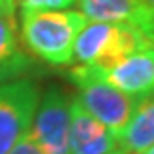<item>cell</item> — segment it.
Listing matches in <instances>:
<instances>
[{
	"label": "cell",
	"mask_w": 154,
	"mask_h": 154,
	"mask_svg": "<svg viewBox=\"0 0 154 154\" xmlns=\"http://www.w3.org/2000/svg\"><path fill=\"white\" fill-rule=\"evenodd\" d=\"M86 18L76 10L22 12L20 36L36 58L50 66H68L74 60V42Z\"/></svg>",
	"instance_id": "obj_1"
},
{
	"label": "cell",
	"mask_w": 154,
	"mask_h": 154,
	"mask_svg": "<svg viewBox=\"0 0 154 154\" xmlns=\"http://www.w3.org/2000/svg\"><path fill=\"white\" fill-rule=\"evenodd\" d=\"M70 80L78 86V100L80 106L90 116L104 124L114 136L128 124L132 112L138 104L136 96H128L126 92L118 90L116 86L102 78L96 66H84L78 64L70 68Z\"/></svg>",
	"instance_id": "obj_2"
},
{
	"label": "cell",
	"mask_w": 154,
	"mask_h": 154,
	"mask_svg": "<svg viewBox=\"0 0 154 154\" xmlns=\"http://www.w3.org/2000/svg\"><path fill=\"white\" fill-rule=\"evenodd\" d=\"M150 48L146 38L130 24L90 22L76 36L74 56L84 66L110 68L134 52Z\"/></svg>",
	"instance_id": "obj_3"
},
{
	"label": "cell",
	"mask_w": 154,
	"mask_h": 154,
	"mask_svg": "<svg viewBox=\"0 0 154 154\" xmlns=\"http://www.w3.org/2000/svg\"><path fill=\"white\" fill-rule=\"evenodd\" d=\"M26 134L40 154H70V98L50 86L38 98Z\"/></svg>",
	"instance_id": "obj_4"
},
{
	"label": "cell",
	"mask_w": 154,
	"mask_h": 154,
	"mask_svg": "<svg viewBox=\"0 0 154 154\" xmlns=\"http://www.w3.org/2000/svg\"><path fill=\"white\" fill-rule=\"evenodd\" d=\"M40 92L30 78L0 84V154H10L26 134Z\"/></svg>",
	"instance_id": "obj_5"
},
{
	"label": "cell",
	"mask_w": 154,
	"mask_h": 154,
	"mask_svg": "<svg viewBox=\"0 0 154 154\" xmlns=\"http://www.w3.org/2000/svg\"><path fill=\"white\" fill-rule=\"evenodd\" d=\"M106 82L128 96H144L154 88V48H142L110 68H98Z\"/></svg>",
	"instance_id": "obj_6"
},
{
	"label": "cell",
	"mask_w": 154,
	"mask_h": 154,
	"mask_svg": "<svg viewBox=\"0 0 154 154\" xmlns=\"http://www.w3.org/2000/svg\"><path fill=\"white\" fill-rule=\"evenodd\" d=\"M116 136L70 98V154H110Z\"/></svg>",
	"instance_id": "obj_7"
},
{
	"label": "cell",
	"mask_w": 154,
	"mask_h": 154,
	"mask_svg": "<svg viewBox=\"0 0 154 154\" xmlns=\"http://www.w3.org/2000/svg\"><path fill=\"white\" fill-rule=\"evenodd\" d=\"M32 68V58L24 52L14 24V8L0 4V84L24 78Z\"/></svg>",
	"instance_id": "obj_8"
},
{
	"label": "cell",
	"mask_w": 154,
	"mask_h": 154,
	"mask_svg": "<svg viewBox=\"0 0 154 154\" xmlns=\"http://www.w3.org/2000/svg\"><path fill=\"white\" fill-rule=\"evenodd\" d=\"M154 144V96H138L128 124L116 136V146L128 154H144Z\"/></svg>",
	"instance_id": "obj_9"
},
{
	"label": "cell",
	"mask_w": 154,
	"mask_h": 154,
	"mask_svg": "<svg viewBox=\"0 0 154 154\" xmlns=\"http://www.w3.org/2000/svg\"><path fill=\"white\" fill-rule=\"evenodd\" d=\"M76 0H20L22 12H32V10H64L72 6Z\"/></svg>",
	"instance_id": "obj_10"
},
{
	"label": "cell",
	"mask_w": 154,
	"mask_h": 154,
	"mask_svg": "<svg viewBox=\"0 0 154 154\" xmlns=\"http://www.w3.org/2000/svg\"><path fill=\"white\" fill-rule=\"evenodd\" d=\"M10 154H40V152H38V148L34 146V142L30 140L28 134H24V136L16 142V146L10 150Z\"/></svg>",
	"instance_id": "obj_11"
},
{
	"label": "cell",
	"mask_w": 154,
	"mask_h": 154,
	"mask_svg": "<svg viewBox=\"0 0 154 154\" xmlns=\"http://www.w3.org/2000/svg\"><path fill=\"white\" fill-rule=\"evenodd\" d=\"M144 2H146V4H148L150 8H152V10H154V0H144Z\"/></svg>",
	"instance_id": "obj_12"
},
{
	"label": "cell",
	"mask_w": 154,
	"mask_h": 154,
	"mask_svg": "<svg viewBox=\"0 0 154 154\" xmlns=\"http://www.w3.org/2000/svg\"><path fill=\"white\" fill-rule=\"evenodd\" d=\"M110 154H128V152H124V150H112Z\"/></svg>",
	"instance_id": "obj_13"
},
{
	"label": "cell",
	"mask_w": 154,
	"mask_h": 154,
	"mask_svg": "<svg viewBox=\"0 0 154 154\" xmlns=\"http://www.w3.org/2000/svg\"><path fill=\"white\" fill-rule=\"evenodd\" d=\"M144 154H154V144H152V146H150V148L146 150V152H144Z\"/></svg>",
	"instance_id": "obj_14"
},
{
	"label": "cell",
	"mask_w": 154,
	"mask_h": 154,
	"mask_svg": "<svg viewBox=\"0 0 154 154\" xmlns=\"http://www.w3.org/2000/svg\"><path fill=\"white\" fill-rule=\"evenodd\" d=\"M0 4H6V6H12V4H8V2H6V0H0ZM12 8H14V6H12Z\"/></svg>",
	"instance_id": "obj_15"
},
{
	"label": "cell",
	"mask_w": 154,
	"mask_h": 154,
	"mask_svg": "<svg viewBox=\"0 0 154 154\" xmlns=\"http://www.w3.org/2000/svg\"><path fill=\"white\" fill-rule=\"evenodd\" d=\"M6 2H8V4H12V6H14V2H16V0H6Z\"/></svg>",
	"instance_id": "obj_16"
},
{
	"label": "cell",
	"mask_w": 154,
	"mask_h": 154,
	"mask_svg": "<svg viewBox=\"0 0 154 154\" xmlns=\"http://www.w3.org/2000/svg\"><path fill=\"white\" fill-rule=\"evenodd\" d=\"M150 94H152V96H154V88H152V92H150Z\"/></svg>",
	"instance_id": "obj_17"
}]
</instances>
